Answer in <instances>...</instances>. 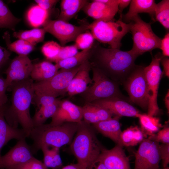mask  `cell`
Segmentation results:
<instances>
[{
	"instance_id": "cell-1",
	"label": "cell",
	"mask_w": 169,
	"mask_h": 169,
	"mask_svg": "<svg viewBox=\"0 0 169 169\" xmlns=\"http://www.w3.org/2000/svg\"><path fill=\"white\" fill-rule=\"evenodd\" d=\"M34 82L30 78L13 84L12 89L11 105H6L4 116L10 125L17 127L18 123L26 133L28 137L33 128L30 113V105L34 95Z\"/></svg>"
},
{
	"instance_id": "cell-2",
	"label": "cell",
	"mask_w": 169,
	"mask_h": 169,
	"mask_svg": "<svg viewBox=\"0 0 169 169\" xmlns=\"http://www.w3.org/2000/svg\"><path fill=\"white\" fill-rule=\"evenodd\" d=\"M91 53L97 66L95 68L107 76L108 74L115 80L123 82L136 66L135 61L137 57L130 50L105 48L94 44Z\"/></svg>"
},
{
	"instance_id": "cell-3",
	"label": "cell",
	"mask_w": 169,
	"mask_h": 169,
	"mask_svg": "<svg viewBox=\"0 0 169 169\" xmlns=\"http://www.w3.org/2000/svg\"><path fill=\"white\" fill-rule=\"evenodd\" d=\"M79 124L66 122L56 125L43 124L34 127L29 136L33 141L31 146L33 154L44 146L60 148L70 144Z\"/></svg>"
},
{
	"instance_id": "cell-4",
	"label": "cell",
	"mask_w": 169,
	"mask_h": 169,
	"mask_svg": "<svg viewBox=\"0 0 169 169\" xmlns=\"http://www.w3.org/2000/svg\"><path fill=\"white\" fill-rule=\"evenodd\" d=\"M70 148L81 169H91L104 148L93 130L83 121L79 123Z\"/></svg>"
},
{
	"instance_id": "cell-5",
	"label": "cell",
	"mask_w": 169,
	"mask_h": 169,
	"mask_svg": "<svg viewBox=\"0 0 169 169\" xmlns=\"http://www.w3.org/2000/svg\"><path fill=\"white\" fill-rule=\"evenodd\" d=\"M133 45L130 51L137 57L160 48L161 39L152 31L151 24L143 21L138 15L128 23Z\"/></svg>"
},
{
	"instance_id": "cell-6",
	"label": "cell",
	"mask_w": 169,
	"mask_h": 169,
	"mask_svg": "<svg viewBox=\"0 0 169 169\" xmlns=\"http://www.w3.org/2000/svg\"><path fill=\"white\" fill-rule=\"evenodd\" d=\"M88 27L94 39L113 49H120L122 39L130 31L129 24L120 18L116 21L95 20Z\"/></svg>"
},
{
	"instance_id": "cell-7",
	"label": "cell",
	"mask_w": 169,
	"mask_h": 169,
	"mask_svg": "<svg viewBox=\"0 0 169 169\" xmlns=\"http://www.w3.org/2000/svg\"><path fill=\"white\" fill-rule=\"evenodd\" d=\"M92 85L84 92L87 102L112 98L123 99L118 84L100 69L93 67Z\"/></svg>"
},
{
	"instance_id": "cell-8",
	"label": "cell",
	"mask_w": 169,
	"mask_h": 169,
	"mask_svg": "<svg viewBox=\"0 0 169 169\" xmlns=\"http://www.w3.org/2000/svg\"><path fill=\"white\" fill-rule=\"evenodd\" d=\"M144 69L143 67L136 65L123 83L130 101L146 110L149 97Z\"/></svg>"
},
{
	"instance_id": "cell-9",
	"label": "cell",
	"mask_w": 169,
	"mask_h": 169,
	"mask_svg": "<svg viewBox=\"0 0 169 169\" xmlns=\"http://www.w3.org/2000/svg\"><path fill=\"white\" fill-rule=\"evenodd\" d=\"M81 64L71 69H61L49 79L34 83V93L48 95L56 98L64 94Z\"/></svg>"
},
{
	"instance_id": "cell-10",
	"label": "cell",
	"mask_w": 169,
	"mask_h": 169,
	"mask_svg": "<svg viewBox=\"0 0 169 169\" xmlns=\"http://www.w3.org/2000/svg\"><path fill=\"white\" fill-rule=\"evenodd\" d=\"M162 56L160 53L156 54L152 57L150 64L144 69L149 97L147 114L152 116L156 115L159 110L157 97L159 85L163 73L160 67Z\"/></svg>"
},
{
	"instance_id": "cell-11",
	"label": "cell",
	"mask_w": 169,
	"mask_h": 169,
	"mask_svg": "<svg viewBox=\"0 0 169 169\" xmlns=\"http://www.w3.org/2000/svg\"><path fill=\"white\" fill-rule=\"evenodd\" d=\"M43 28L57 38L61 46L75 41L77 37L88 30V25H73L60 20L48 19L43 25Z\"/></svg>"
},
{
	"instance_id": "cell-12",
	"label": "cell",
	"mask_w": 169,
	"mask_h": 169,
	"mask_svg": "<svg viewBox=\"0 0 169 169\" xmlns=\"http://www.w3.org/2000/svg\"><path fill=\"white\" fill-rule=\"evenodd\" d=\"M159 143L145 139L135 153L134 169H159Z\"/></svg>"
},
{
	"instance_id": "cell-13",
	"label": "cell",
	"mask_w": 169,
	"mask_h": 169,
	"mask_svg": "<svg viewBox=\"0 0 169 169\" xmlns=\"http://www.w3.org/2000/svg\"><path fill=\"white\" fill-rule=\"evenodd\" d=\"M25 139L18 140L5 155L0 156V169H14L34 157Z\"/></svg>"
},
{
	"instance_id": "cell-14",
	"label": "cell",
	"mask_w": 169,
	"mask_h": 169,
	"mask_svg": "<svg viewBox=\"0 0 169 169\" xmlns=\"http://www.w3.org/2000/svg\"><path fill=\"white\" fill-rule=\"evenodd\" d=\"M33 66L27 55H18L12 59L4 72L8 88L15 83L30 78Z\"/></svg>"
},
{
	"instance_id": "cell-15",
	"label": "cell",
	"mask_w": 169,
	"mask_h": 169,
	"mask_svg": "<svg viewBox=\"0 0 169 169\" xmlns=\"http://www.w3.org/2000/svg\"><path fill=\"white\" fill-rule=\"evenodd\" d=\"M52 125L66 122L79 123L82 121V107L67 100L60 101L57 109L51 117Z\"/></svg>"
},
{
	"instance_id": "cell-16",
	"label": "cell",
	"mask_w": 169,
	"mask_h": 169,
	"mask_svg": "<svg viewBox=\"0 0 169 169\" xmlns=\"http://www.w3.org/2000/svg\"><path fill=\"white\" fill-rule=\"evenodd\" d=\"M105 109L113 115L137 117L141 113L123 99L112 98L101 99L92 102Z\"/></svg>"
},
{
	"instance_id": "cell-17",
	"label": "cell",
	"mask_w": 169,
	"mask_h": 169,
	"mask_svg": "<svg viewBox=\"0 0 169 169\" xmlns=\"http://www.w3.org/2000/svg\"><path fill=\"white\" fill-rule=\"evenodd\" d=\"M122 147L117 145L110 150L104 148L97 161L102 163L108 169H131L129 158Z\"/></svg>"
},
{
	"instance_id": "cell-18",
	"label": "cell",
	"mask_w": 169,
	"mask_h": 169,
	"mask_svg": "<svg viewBox=\"0 0 169 169\" xmlns=\"http://www.w3.org/2000/svg\"><path fill=\"white\" fill-rule=\"evenodd\" d=\"M90 69V64L88 60L81 64L67 89L66 92L69 95L73 96L86 90L88 85L92 82L89 74Z\"/></svg>"
},
{
	"instance_id": "cell-19",
	"label": "cell",
	"mask_w": 169,
	"mask_h": 169,
	"mask_svg": "<svg viewBox=\"0 0 169 169\" xmlns=\"http://www.w3.org/2000/svg\"><path fill=\"white\" fill-rule=\"evenodd\" d=\"M82 9L88 16L95 20L105 21L112 20L118 11V9L110 7L99 0L88 2Z\"/></svg>"
},
{
	"instance_id": "cell-20",
	"label": "cell",
	"mask_w": 169,
	"mask_h": 169,
	"mask_svg": "<svg viewBox=\"0 0 169 169\" xmlns=\"http://www.w3.org/2000/svg\"><path fill=\"white\" fill-rule=\"evenodd\" d=\"M6 105L0 108V156L3 148L9 141L13 139L19 140L28 137L22 129L13 127L6 121L4 116Z\"/></svg>"
},
{
	"instance_id": "cell-21",
	"label": "cell",
	"mask_w": 169,
	"mask_h": 169,
	"mask_svg": "<svg viewBox=\"0 0 169 169\" xmlns=\"http://www.w3.org/2000/svg\"><path fill=\"white\" fill-rule=\"evenodd\" d=\"M82 109L84 121L88 124L111 119L113 116L105 109L93 103L87 102Z\"/></svg>"
},
{
	"instance_id": "cell-22",
	"label": "cell",
	"mask_w": 169,
	"mask_h": 169,
	"mask_svg": "<svg viewBox=\"0 0 169 169\" xmlns=\"http://www.w3.org/2000/svg\"><path fill=\"white\" fill-rule=\"evenodd\" d=\"M156 3L154 0H132L128 12L122 18L124 22L129 23L132 19L140 13H147L155 20L154 12Z\"/></svg>"
},
{
	"instance_id": "cell-23",
	"label": "cell",
	"mask_w": 169,
	"mask_h": 169,
	"mask_svg": "<svg viewBox=\"0 0 169 169\" xmlns=\"http://www.w3.org/2000/svg\"><path fill=\"white\" fill-rule=\"evenodd\" d=\"M119 118L115 116L114 118L100 121L93 125L99 132L118 144L122 132Z\"/></svg>"
},
{
	"instance_id": "cell-24",
	"label": "cell",
	"mask_w": 169,
	"mask_h": 169,
	"mask_svg": "<svg viewBox=\"0 0 169 169\" xmlns=\"http://www.w3.org/2000/svg\"><path fill=\"white\" fill-rule=\"evenodd\" d=\"M58 69L55 64L49 61H43L33 64L30 77L36 82L45 81L54 76Z\"/></svg>"
},
{
	"instance_id": "cell-25",
	"label": "cell",
	"mask_w": 169,
	"mask_h": 169,
	"mask_svg": "<svg viewBox=\"0 0 169 169\" xmlns=\"http://www.w3.org/2000/svg\"><path fill=\"white\" fill-rule=\"evenodd\" d=\"M88 2L86 0H62L60 12L58 19L68 22Z\"/></svg>"
},
{
	"instance_id": "cell-26",
	"label": "cell",
	"mask_w": 169,
	"mask_h": 169,
	"mask_svg": "<svg viewBox=\"0 0 169 169\" xmlns=\"http://www.w3.org/2000/svg\"><path fill=\"white\" fill-rule=\"evenodd\" d=\"M141 128L137 126H131L122 131L118 144L122 146H131L141 143L146 137Z\"/></svg>"
},
{
	"instance_id": "cell-27",
	"label": "cell",
	"mask_w": 169,
	"mask_h": 169,
	"mask_svg": "<svg viewBox=\"0 0 169 169\" xmlns=\"http://www.w3.org/2000/svg\"><path fill=\"white\" fill-rule=\"evenodd\" d=\"M92 47L78 52L74 55L61 60L55 64L59 69H69L79 66L88 60L90 56Z\"/></svg>"
},
{
	"instance_id": "cell-28",
	"label": "cell",
	"mask_w": 169,
	"mask_h": 169,
	"mask_svg": "<svg viewBox=\"0 0 169 169\" xmlns=\"http://www.w3.org/2000/svg\"><path fill=\"white\" fill-rule=\"evenodd\" d=\"M3 38L6 42L7 49L18 55H27L34 49L35 45L28 42L22 39H18L12 43H11L9 33L6 32Z\"/></svg>"
},
{
	"instance_id": "cell-29",
	"label": "cell",
	"mask_w": 169,
	"mask_h": 169,
	"mask_svg": "<svg viewBox=\"0 0 169 169\" xmlns=\"http://www.w3.org/2000/svg\"><path fill=\"white\" fill-rule=\"evenodd\" d=\"M49 12L39 6L37 5L31 7L26 14L27 20L32 27L37 28L43 26L48 19Z\"/></svg>"
},
{
	"instance_id": "cell-30",
	"label": "cell",
	"mask_w": 169,
	"mask_h": 169,
	"mask_svg": "<svg viewBox=\"0 0 169 169\" xmlns=\"http://www.w3.org/2000/svg\"><path fill=\"white\" fill-rule=\"evenodd\" d=\"M60 101L58 100L54 103L38 108L32 118L33 127L44 124L48 119L51 118L56 112Z\"/></svg>"
},
{
	"instance_id": "cell-31",
	"label": "cell",
	"mask_w": 169,
	"mask_h": 169,
	"mask_svg": "<svg viewBox=\"0 0 169 169\" xmlns=\"http://www.w3.org/2000/svg\"><path fill=\"white\" fill-rule=\"evenodd\" d=\"M40 149L43 153V163L48 168L58 169L62 166L59 148L44 146Z\"/></svg>"
},
{
	"instance_id": "cell-32",
	"label": "cell",
	"mask_w": 169,
	"mask_h": 169,
	"mask_svg": "<svg viewBox=\"0 0 169 169\" xmlns=\"http://www.w3.org/2000/svg\"><path fill=\"white\" fill-rule=\"evenodd\" d=\"M138 118L141 129L147 136H150L156 134L162 127L160 120L154 116L141 113Z\"/></svg>"
},
{
	"instance_id": "cell-33",
	"label": "cell",
	"mask_w": 169,
	"mask_h": 169,
	"mask_svg": "<svg viewBox=\"0 0 169 169\" xmlns=\"http://www.w3.org/2000/svg\"><path fill=\"white\" fill-rule=\"evenodd\" d=\"M15 17L8 6L2 0H0V28L15 30L16 25L21 21Z\"/></svg>"
},
{
	"instance_id": "cell-34",
	"label": "cell",
	"mask_w": 169,
	"mask_h": 169,
	"mask_svg": "<svg viewBox=\"0 0 169 169\" xmlns=\"http://www.w3.org/2000/svg\"><path fill=\"white\" fill-rule=\"evenodd\" d=\"M46 33L43 28H35L29 30L15 32L13 35L16 38L24 40L35 45L44 41Z\"/></svg>"
},
{
	"instance_id": "cell-35",
	"label": "cell",
	"mask_w": 169,
	"mask_h": 169,
	"mask_svg": "<svg viewBox=\"0 0 169 169\" xmlns=\"http://www.w3.org/2000/svg\"><path fill=\"white\" fill-rule=\"evenodd\" d=\"M155 20L159 22L167 30L169 29V1L163 0L156 4Z\"/></svg>"
},
{
	"instance_id": "cell-36",
	"label": "cell",
	"mask_w": 169,
	"mask_h": 169,
	"mask_svg": "<svg viewBox=\"0 0 169 169\" xmlns=\"http://www.w3.org/2000/svg\"><path fill=\"white\" fill-rule=\"evenodd\" d=\"M61 47L55 41H49L42 46L41 52L47 60L55 62Z\"/></svg>"
},
{
	"instance_id": "cell-37",
	"label": "cell",
	"mask_w": 169,
	"mask_h": 169,
	"mask_svg": "<svg viewBox=\"0 0 169 169\" xmlns=\"http://www.w3.org/2000/svg\"><path fill=\"white\" fill-rule=\"evenodd\" d=\"M94 38L89 31L79 34L75 40L74 45L78 49L82 50L92 47L94 44Z\"/></svg>"
},
{
	"instance_id": "cell-38",
	"label": "cell",
	"mask_w": 169,
	"mask_h": 169,
	"mask_svg": "<svg viewBox=\"0 0 169 169\" xmlns=\"http://www.w3.org/2000/svg\"><path fill=\"white\" fill-rule=\"evenodd\" d=\"M78 49L74 44L73 45L62 46L55 61V63L71 57L78 52Z\"/></svg>"
},
{
	"instance_id": "cell-39",
	"label": "cell",
	"mask_w": 169,
	"mask_h": 169,
	"mask_svg": "<svg viewBox=\"0 0 169 169\" xmlns=\"http://www.w3.org/2000/svg\"><path fill=\"white\" fill-rule=\"evenodd\" d=\"M149 139L156 142L163 144L169 143V127L165 126L157 133L149 136Z\"/></svg>"
},
{
	"instance_id": "cell-40",
	"label": "cell",
	"mask_w": 169,
	"mask_h": 169,
	"mask_svg": "<svg viewBox=\"0 0 169 169\" xmlns=\"http://www.w3.org/2000/svg\"><path fill=\"white\" fill-rule=\"evenodd\" d=\"M14 169H49L40 161L34 157Z\"/></svg>"
},
{
	"instance_id": "cell-41",
	"label": "cell",
	"mask_w": 169,
	"mask_h": 169,
	"mask_svg": "<svg viewBox=\"0 0 169 169\" xmlns=\"http://www.w3.org/2000/svg\"><path fill=\"white\" fill-rule=\"evenodd\" d=\"M11 54V52L7 49L0 46V76L6 70Z\"/></svg>"
},
{
	"instance_id": "cell-42",
	"label": "cell",
	"mask_w": 169,
	"mask_h": 169,
	"mask_svg": "<svg viewBox=\"0 0 169 169\" xmlns=\"http://www.w3.org/2000/svg\"><path fill=\"white\" fill-rule=\"evenodd\" d=\"M8 89L5 79L0 76V108L7 105L8 98L6 91Z\"/></svg>"
},
{
	"instance_id": "cell-43",
	"label": "cell",
	"mask_w": 169,
	"mask_h": 169,
	"mask_svg": "<svg viewBox=\"0 0 169 169\" xmlns=\"http://www.w3.org/2000/svg\"><path fill=\"white\" fill-rule=\"evenodd\" d=\"M159 150L163 168L167 167L169 163V143L160 145Z\"/></svg>"
},
{
	"instance_id": "cell-44",
	"label": "cell",
	"mask_w": 169,
	"mask_h": 169,
	"mask_svg": "<svg viewBox=\"0 0 169 169\" xmlns=\"http://www.w3.org/2000/svg\"><path fill=\"white\" fill-rule=\"evenodd\" d=\"M57 0H35L37 5L43 9L49 12L51 9L59 1Z\"/></svg>"
},
{
	"instance_id": "cell-45",
	"label": "cell",
	"mask_w": 169,
	"mask_h": 169,
	"mask_svg": "<svg viewBox=\"0 0 169 169\" xmlns=\"http://www.w3.org/2000/svg\"><path fill=\"white\" fill-rule=\"evenodd\" d=\"M160 49L162 52L163 56H169V33L167 32L164 38L161 39Z\"/></svg>"
},
{
	"instance_id": "cell-46",
	"label": "cell",
	"mask_w": 169,
	"mask_h": 169,
	"mask_svg": "<svg viewBox=\"0 0 169 169\" xmlns=\"http://www.w3.org/2000/svg\"><path fill=\"white\" fill-rule=\"evenodd\" d=\"M161 62L163 67V72L165 75L169 77V59L168 57L162 56Z\"/></svg>"
},
{
	"instance_id": "cell-47",
	"label": "cell",
	"mask_w": 169,
	"mask_h": 169,
	"mask_svg": "<svg viewBox=\"0 0 169 169\" xmlns=\"http://www.w3.org/2000/svg\"><path fill=\"white\" fill-rule=\"evenodd\" d=\"M131 1V0H118V11L120 14V18H122L121 13L123 9L128 6Z\"/></svg>"
},
{
	"instance_id": "cell-48",
	"label": "cell",
	"mask_w": 169,
	"mask_h": 169,
	"mask_svg": "<svg viewBox=\"0 0 169 169\" xmlns=\"http://www.w3.org/2000/svg\"><path fill=\"white\" fill-rule=\"evenodd\" d=\"M110 7L118 9V0H99Z\"/></svg>"
},
{
	"instance_id": "cell-49",
	"label": "cell",
	"mask_w": 169,
	"mask_h": 169,
	"mask_svg": "<svg viewBox=\"0 0 169 169\" xmlns=\"http://www.w3.org/2000/svg\"><path fill=\"white\" fill-rule=\"evenodd\" d=\"M91 169H108L101 162L97 161Z\"/></svg>"
},
{
	"instance_id": "cell-50",
	"label": "cell",
	"mask_w": 169,
	"mask_h": 169,
	"mask_svg": "<svg viewBox=\"0 0 169 169\" xmlns=\"http://www.w3.org/2000/svg\"><path fill=\"white\" fill-rule=\"evenodd\" d=\"M61 169H81L78 163L71 164L63 167Z\"/></svg>"
},
{
	"instance_id": "cell-51",
	"label": "cell",
	"mask_w": 169,
	"mask_h": 169,
	"mask_svg": "<svg viewBox=\"0 0 169 169\" xmlns=\"http://www.w3.org/2000/svg\"><path fill=\"white\" fill-rule=\"evenodd\" d=\"M165 105L166 108L167 110V112L169 113V90L167 91L166 95L165 96Z\"/></svg>"
},
{
	"instance_id": "cell-52",
	"label": "cell",
	"mask_w": 169,
	"mask_h": 169,
	"mask_svg": "<svg viewBox=\"0 0 169 169\" xmlns=\"http://www.w3.org/2000/svg\"><path fill=\"white\" fill-rule=\"evenodd\" d=\"M163 169H169V167L167 166V167L163 168Z\"/></svg>"
}]
</instances>
